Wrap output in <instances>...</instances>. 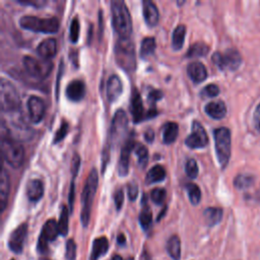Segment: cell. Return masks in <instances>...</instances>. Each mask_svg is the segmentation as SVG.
Here are the masks:
<instances>
[{"label": "cell", "instance_id": "obj_1", "mask_svg": "<svg viewBox=\"0 0 260 260\" xmlns=\"http://www.w3.org/2000/svg\"><path fill=\"white\" fill-rule=\"evenodd\" d=\"M111 12L115 32L120 38H129L132 33V21L125 2L122 0H113Z\"/></svg>", "mask_w": 260, "mask_h": 260}, {"label": "cell", "instance_id": "obj_2", "mask_svg": "<svg viewBox=\"0 0 260 260\" xmlns=\"http://www.w3.org/2000/svg\"><path fill=\"white\" fill-rule=\"evenodd\" d=\"M114 54L117 64L127 72L136 68V53L134 43L129 38H119L115 44Z\"/></svg>", "mask_w": 260, "mask_h": 260}, {"label": "cell", "instance_id": "obj_3", "mask_svg": "<svg viewBox=\"0 0 260 260\" xmlns=\"http://www.w3.org/2000/svg\"><path fill=\"white\" fill-rule=\"evenodd\" d=\"M99 184V176L96 169L90 171L87 182L85 184L83 194H82V213H81V220L83 226L87 227L90 218V211H92V205L95 198V195L98 189Z\"/></svg>", "mask_w": 260, "mask_h": 260}, {"label": "cell", "instance_id": "obj_4", "mask_svg": "<svg viewBox=\"0 0 260 260\" xmlns=\"http://www.w3.org/2000/svg\"><path fill=\"white\" fill-rule=\"evenodd\" d=\"M20 25L35 33L55 34L59 30V21L56 18L40 19L35 16H23L20 20Z\"/></svg>", "mask_w": 260, "mask_h": 260}, {"label": "cell", "instance_id": "obj_5", "mask_svg": "<svg viewBox=\"0 0 260 260\" xmlns=\"http://www.w3.org/2000/svg\"><path fill=\"white\" fill-rule=\"evenodd\" d=\"M21 97L14 84L2 79L0 83V106L3 113H15L21 108Z\"/></svg>", "mask_w": 260, "mask_h": 260}, {"label": "cell", "instance_id": "obj_6", "mask_svg": "<svg viewBox=\"0 0 260 260\" xmlns=\"http://www.w3.org/2000/svg\"><path fill=\"white\" fill-rule=\"evenodd\" d=\"M215 148L218 163L222 168H226L231 157V131L227 127L217 128L214 131Z\"/></svg>", "mask_w": 260, "mask_h": 260}, {"label": "cell", "instance_id": "obj_7", "mask_svg": "<svg viewBox=\"0 0 260 260\" xmlns=\"http://www.w3.org/2000/svg\"><path fill=\"white\" fill-rule=\"evenodd\" d=\"M1 152L3 159L10 167L16 169L22 166L24 159V150L18 140L2 135Z\"/></svg>", "mask_w": 260, "mask_h": 260}, {"label": "cell", "instance_id": "obj_8", "mask_svg": "<svg viewBox=\"0 0 260 260\" xmlns=\"http://www.w3.org/2000/svg\"><path fill=\"white\" fill-rule=\"evenodd\" d=\"M23 67L31 76L35 79L43 80L50 74L53 69V63L51 60L44 58H36L30 55H25L22 58Z\"/></svg>", "mask_w": 260, "mask_h": 260}, {"label": "cell", "instance_id": "obj_9", "mask_svg": "<svg viewBox=\"0 0 260 260\" xmlns=\"http://www.w3.org/2000/svg\"><path fill=\"white\" fill-rule=\"evenodd\" d=\"M213 62L222 70H236L242 63L239 52L235 49H228L225 53H216L212 57Z\"/></svg>", "mask_w": 260, "mask_h": 260}, {"label": "cell", "instance_id": "obj_10", "mask_svg": "<svg viewBox=\"0 0 260 260\" xmlns=\"http://www.w3.org/2000/svg\"><path fill=\"white\" fill-rule=\"evenodd\" d=\"M128 129V117L125 111L119 109L114 114L111 129H110V140L112 145H119L124 138Z\"/></svg>", "mask_w": 260, "mask_h": 260}, {"label": "cell", "instance_id": "obj_11", "mask_svg": "<svg viewBox=\"0 0 260 260\" xmlns=\"http://www.w3.org/2000/svg\"><path fill=\"white\" fill-rule=\"evenodd\" d=\"M209 144V136L198 121H193L191 133L186 137L185 145L190 149H202Z\"/></svg>", "mask_w": 260, "mask_h": 260}, {"label": "cell", "instance_id": "obj_12", "mask_svg": "<svg viewBox=\"0 0 260 260\" xmlns=\"http://www.w3.org/2000/svg\"><path fill=\"white\" fill-rule=\"evenodd\" d=\"M28 235V224L23 223L20 225L14 232L10 234L8 240V247L12 252L20 254L22 252L23 244Z\"/></svg>", "mask_w": 260, "mask_h": 260}, {"label": "cell", "instance_id": "obj_13", "mask_svg": "<svg viewBox=\"0 0 260 260\" xmlns=\"http://www.w3.org/2000/svg\"><path fill=\"white\" fill-rule=\"evenodd\" d=\"M28 111L33 123L41 122L45 116L46 106L44 101L37 96H32L28 100Z\"/></svg>", "mask_w": 260, "mask_h": 260}, {"label": "cell", "instance_id": "obj_14", "mask_svg": "<svg viewBox=\"0 0 260 260\" xmlns=\"http://www.w3.org/2000/svg\"><path fill=\"white\" fill-rule=\"evenodd\" d=\"M135 142L132 136H129L122 147L120 159L118 163V173L120 176H126L129 170V157L132 151H134Z\"/></svg>", "mask_w": 260, "mask_h": 260}, {"label": "cell", "instance_id": "obj_15", "mask_svg": "<svg viewBox=\"0 0 260 260\" xmlns=\"http://www.w3.org/2000/svg\"><path fill=\"white\" fill-rule=\"evenodd\" d=\"M130 112H131L134 123H139L144 119H146L144 103H142L140 94L135 88L133 89L131 95V101H130Z\"/></svg>", "mask_w": 260, "mask_h": 260}, {"label": "cell", "instance_id": "obj_16", "mask_svg": "<svg viewBox=\"0 0 260 260\" xmlns=\"http://www.w3.org/2000/svg\"><path fill=\"white\" fill-rule=\"evenodd\" d=\"M65 95L72 102H79L84 99L86 95V85L81 80L71 81L65 89Z\"/></svg>", "mask_w": 260, "mask_h": 260}, {"label": "cell", "instance_id": "obj_17", "mask_svg": "<svg viewBox=\"0 0 260 260\" xmlns=\"http://www.w3.org/2000/svg\"><path fill=\"white\" fill-rule=\"evenodd\" d=\"M122 92H123V85L120 77L116 74L111 75L107 82V87H106V94L108 100L110 102H115L120 97Z\"/></svg>", "mask_w": 260, "mask_h": 260}, {"label": "cell", "instance_id": "obj_18", "mask_svg": "<svg viewBox=\"0 0 260 260\" xmlns=\"http://www.w3.org/2000/svg\"><path fill=\"white\" fill-rule=\"evenodd\" d=\"M142 14H144L145 21L150 27H154L159 22V9L151 0H145L142 2Z\"/></svg>", "mask_w": 260, "mask_h": 260}, {"label": "cell", "instance_id": "obj_19", "mask_svg": "<svg viewBox=\"0 0 260 260\" xmlns=\"http://www.w3.org/2000/svg\"><path fill=\"white\" fill-rule=\"evenodd\" d=\"M187 74L194 83L199 84L206 80L207 70L204 66V64L200 61H193L188 64Z\"/></svg>", "mask_w": 260, "mask_h": 260}, {"label": "cell", "instance_id": "obj_20", "mask_svg": "<svg viewBox=\"0 0 260 260\" xmlns=\"http://www.w3.org/2000/svg\"><path fill=\"white\" fill-rule=\"evenodd\" d=\"M25 193L30 201L37 202L43 197L44 194V184L41 180L32 179L27 183Z\"/></svg>", "mask_w": 260, "mask_h": 260}, {"label": "cell", "instance_id": "obj_21", "mask_svg": "<svg viewBox=\"0 0 260 260\" xmlns=\"http://www.w3.org/2000/svg\"><path fill=\"white\" fill-rule=\"evenodd\" d=\"M37 53L44 59L50 60L53 58L57 53V43L55 39L50 38L41 42L37 47Z\"/></svg>", "mask_w": 260, "mask_h": 260}, {"label": "cell", "instance_id": "obj_22", "mask_svg": "<svg viewBox=\"0 0 260 260\" xmlns=\"http://www.w3.org/2000/svg\"><path fill=\"white\" fill-rule=\"evenodd\" d=\"M9 190H10V180L8 173L5 169H3L0 176V212L3 213L6 209V205L8 202L9 197Z\"/></svg>", "mask_w": 260, "mask_h": 260}, {"label": "cell", "instance_id": "obj_23", "mask_svg": "<svg viewBox=\"0 0 260 260\" xmlns=\"http://www.w3.org/2000/svg\"><path fill=\"white\" fill-rule=\"evenodd\" d=\"M204 111L211 118L220 120L223 119L227 114V106L223 101H213L209 104H206Z\"/></svg>", "mask_w": 260, "mask_h": 260}, {"label": "cell", "instance_id": "obj_24", "mask_svg": "<svg viewBox=\"0 0 260 260\" xmlns=\"http://www.w3.org/2000/svg\"><path fill=\"white\" fill-rule=\"evenodd\" d=\"M58 235H59L58 223L53 218L48 219L43 226L40 237L49 243V242L56 240Z\"/></svg>", "mask_w": 260, "mask_h": 260}, {"label": "cell", "instance_id": "obj_25", "mask_svg": "<svg viewBox=\"0 0 260 260\" xmlns=\"http://www.w3.org/2000/svg\"><path fill=\"white\" fill-rule=\"evenodd\" d=\"M109 249V241L106 237H99L93 243V249L89 260H98L102 255L106 254Z\"/></svg>", "mask_w": 260, "mask_h": 260}, {"label": "cell", "instance_id": "obj_26", "mask_svg": "<svg viewBox=\"0 0 260 260\" xmlns=\"http://www.w3.org/2000/svg\"><path fill=\"white\" fill-rule=\"evenodd\" d=\"M179 126L176 122H167L162 128V137L164 144L171 145L177 139Z\"/></svg>", "mask_w": 260, "mask_h": 260}, {"label": "cell", "instance_id": "obj_27", "mask_svg": "<svg viewBox=\"0 0 260 260\" xmlns=\"http://www.w3.org/2000/svg\"><path fill=\"white\" fill-rule=\"evenodd\" d=\"M206 224L213 227L218 224L223 218V210L219 207H207L203 213Z\"/></svg>", "mask_w": 260, "mask_h": 260}, {"label": "cell", "instance_id": "obj_28", "mask_svg": "<svg viewBox=\"0 0 260 260\" xmlns=\"http://www.w3.org/2000/svg\"><path fill=\"white\" fill-rule=\"evenodd\" d=\"M166 178V170L165 168L161 165H155L150 169L146 176V182L148 184L158 183L162 182Z\"/></svg>", "mask_w": 260, "mask_h": 260}, {"label": "cell", "instance_id": "obj_29", "mask_svg": "<svg viewBox=\"0 0 260 260\" xmlns=\"http://www.w3.org/2000/svg\"><path fill=\"white\" fill-rule=\"evenodd\" d=\"M167 251L173 260L181 259V241L178 236L174 235L168 240Z\"/></svg>", "mask_w": 260, "mask_h": 260}, {"label": "cell", "instance_id": "obj_30", "mask_svg": "<svg viewBox=\"0 0 260 260\" xmlns=\"http://www.w3.org/2000/svg\"><path fill=\"white\" fill-rule=\"evenodd\" d=\"M186 35V27L184 24H179L173 32L172 47L174 50H180L184 45Z\"/></svg>", "mask_w": 260, "mask_h": 260}, {"label": "cell", "instance_id": "obj_31", "mask_svg": "<svg viewBox=\"0 0 260 260\" xmlns=\"http://www.w3.org/2000/svg\"><path fill=\"white\" fill-rule=\"evenodd\" d=\"M157 48V42L152 37H147L141 41L140 45V56L142 58H147L150 55H152Z\"/></svg>", "mask_w": 260, "mask_h": 260}, {"label": "cell", "instance_id": "obj_32", "mask_svg": "<svg viewBox=\"0 0 260 260\" xmlns=\"http://www.w3.org/2000/svg\"><path fill=\"white\" fill-rule=\"evenodd\" d=\"M209 52H210L209 46H207L203 42H198V43H195V44L190 46L186 56L188 58L203 57V56H206L207 54H209Z\"/></svg>", "mask_w": 260, "mask_h": 260}, {"label": "cell", "instance_id": "obj_33", "mask_svg": "<svg viewBox=\"0 0 260 260\" xmlns=\"http://www.w3.org/2000/svg\"><path fill=\"white\" fill-rule=\"evenodd\" d=\"M68 223H69V212L66 206H62L58 220V230L59 235L66 236L68 234Z\"/></svg>", "mask_w": 260, "mask_h": 260}, {"label": "cell", "instance_id": "obj_34", "mask_svg": "<svg viewBox=\"0 0 260 260\" xmlns=\"http://www.w3.org/2000/svg\"><path fill=\"white\" fill-rule=\"evenodd\" d=\"M134 152L138 160V165L141 169H145L149 162V151L141 144H136L134 147Z\"/></svg>", "mask_w": 260, "mask_h": 260}, {"label": "cell", "instance_id": "obj_35", "mask_svg": "<svg viewBox=\"0 0 260 260\" xmlns=\"http://www.w3.org/2000/svg\"><path fill=\"white\" fill-rule=\"evenodd\" d=\"M152 223V213L148 205L144 206L139 215V224L145 231H148Z\"/></svg>", "mask_w": 260, "mask_h": 260}, {"label": "cell", "instance_id": "obj_36", "mask_svg": "<svg viewBox=\"0 0 260 260\" xmlns=\"http://www.w3.org/2000/svg\"><path fill=\"white\" fill-rule=\"evenodd\" d=\"M253 183H254V177L249 174L238 175L235 178V181H234V185L240 190L249 188Z\"/></svg>", "mask_w": 260, "mask_h": 260}, {"label": "cell", "instance_id": "obj_37", "mask_svg": "<svg viewBox=\"0 0 260 260\" xmlns=\"http://www.w3.org/2000/svg\"><path fill=\"white\" fill-rule=\"evenodd\" d=\"M186 190L188 192V197L193 205H196L201 200V190L198 185L194 183H189L186 185Z\"/></svg>", "mask_w": 260, "mask_h": 260}, {"label": "cell", "instance_id": "obj_38", "mask_svg": "<svg viewBox=\"0 0 260 260\" xmlns=\"http://www.w3.org/2000/svg\"><path fill=\"white\" fill-rule=\"evenodd\" d=\"M198 166L194 159H188L185 164V172L190 179H195L198 176Z\"/></svg>", "mask_w": 260, "mask_h": 260}, {"label": "cell", "instance_id": "obj_39", "mask_svg": "<svg viewBox=\"0 0 260 260\" xmlns=\"http://www.w3.org/2000/svg\"><path fill=\"white\" fill-rule=\"evenodd\" d=\"M167 191L164 188H154L151 192V198L155 204H163L165 199H166Z\"/></svg>", "mask_w": 260, "mask_h": 260}, {"label": "cell", "instance_id": "obj_40", "mask_svg": "<svg viewBox=\"0 0 260 260\" xmlns=\"http://www.w3.org/2000/svg\"><path fill=\"white\" fill-rule=\"evenodd\" d=\"M218 94H219V88L217 85L214 84L207 85L200 92V96L203 98H215L217 97Z\"/></svg>", "mask_w": 260, "mask_h": 260}, {"label": "cell", "instance_id": "obj_41", "mask_svg": "<svg viewBox=\"0 0 260 260\" xmlns=\"http://www.w3.org/2000/svg\"><path fill=\"white\" fill-rule=\"evenodd\" d=\"M79 37H80V22H79V19L74 18L71 22L70 30H69L70 41L72 43H76L77 40H79Z\"/></svg>", "mask_w": 260, "mask_h": 260}, {"label": "cell", "instance_id": "obj_42", "mask_svg": "<svg viewBox=\"0 0 260 260\" xmlns=\"http://www.w3.org/2000/svg\"><path fill=\"white\" fill-rule=\"evenodd\" d=\"M68 129H69L68 123L66 121H62L59 129L57 130V132L54 135V139H53L54 144H58V142L62 141L65 138V136H66L68 133Z\"/></svg>", "mask_w": 260, "mask_h": 260}, {"label": "cell", "instance_id": "obj_43", "mask_svg": "<svg viewBox=\"0 0 260 260\" xmlns=\"http://www.w3.org/2000/svg\"><path fill=\"white\" fill-rule=\"evenodd\" d=\"M65 257H66L67 260H75L76 244L73 239H69L66 242V252H65Z\"/></svg>", "mask_w": 260, "mask_h": 260}, {"label": "cell", "instance_id": "obj_44", "mask_svg": "<svg viewBox=\"0 0 260 260\" xmlns=\"http://www.w3.org/2000/svg\"><path fill=\"white\" fill-rule=\"evenodd\" d=\"M114 201L117 211H120L123 206V201H124V191L123 189L119 188L117 189L114 193Z\"/></svg>", "mask_w": 260, "mask_h": 260}, {"label": "cell", "instance_id": "obj_45", "mask_svg": "<svg viewBox=\"0 0 260 260\" xmlns=\"http://www.w3.org/2000/svg\"><path fill=\"white\" fill-rule=\"evenodd\" d=\"M18 3L22 5H31L36 8H42L47 4L46 0H18Z\"/></svg>", "mask_w": 260, "mask_h": 260}, {"label": "cell", "instance_id": "obj_46", "mask_svg": "<svg viewBox=\"0 0 260 260\" xmlns=\"http://www.w3.org/2000/svg\"><path fill=\"white\" fill-rule=\"evenodd\" d=\"M127 193H128V197H129L130 200L134 201L137 198V195H138V186L134 183V182H130V183H128Z\"/></svg>", "mask_w": 260, "mask_h": 260}, {"label": "cell", "instance_id": "obj_47", "mask_svg": "<svg viewBox=\"0 0 260 260\" xmlns=\"http://www.w3.org/2000/svg\"><path fill=\"white\" fill-rule=\"evenodd\" d=\"M80 166H81V158L79 154H74L72 158L71 162V173H72V179L74 180L75 176L79 173L80 170Z\"/></svg>", "mask_w": 260, "mask_h": 260}, {"label": "cell", "instance_id": "obj_48", "mask_svg": "<svg viewBox=\"0 0 260 260\" xmlns=\"http://www.w3.org/2000/svg\"><path fill=\"white\" fill-rule=\"evenodd\" d=\"M163 97V93L159 89H152V92H150L149 94V101L152 104H154L155 102H158L159 100H161Z\"/></svg>", "mask_w": 260, "mask_h": 260}, {"label": "cell", "instance_id": "obj_49", "mask_svg": "<svg viewBox=\"0 0 260 260\" xmlns=\"http://www.w3.org/2000/svg\"><path fill=\"white\" fill-rule=\"evenodd\" d=\"M68 202H69V210H70V212H72L73 211V202H74V180L73 179L71 181V185H70Z\"/></svg>", "mask_w": 260, "mask_h": 260}, {"label": "cell", "instance_id": "obj_50", "mask_svg": "<svg viewBox=\"0 0 260 260\" xmlns=\"http://www.w3.org/2000/svg\"><path fill=\"white\" fill-rule=\"evenodd\" d=\"M254 123H255V127L260 132V104L256 107L255 113H254Z\"/></svg>", "mask_w": 260, "mask_h": 260}, {"label": "cell", "instance_id": "obj_51", "mask_svg": "<svg viewBox=\"0 0 260 260\" xmlns=\"http://www.w3.org/2000/svg\"><path fill=\"white\" fill-rule=\"evenodd\" d=\"M144 136H145V139L150 142V144H152V142L153 141L154 139V132H153V130H152L151 128H149L147 131L144 133Z\"/></svg>", "mask_w": 260, "mask_h": 260}, {"label": "cell", "instance_id": "obj_52", "mask_svg": "<svg viewBox=\"0 0 260 260\" xmlns=\"http://www.w3.org/2000/svg\"><path fill=\"white\" fill-rule=\"evenodd\" d=\"M117 242L120 246H124L126 244V238L124 236V234H119L118 237H117Z\"/></svg>", "mask_w": 260, "mask_h": 260}, {"label": "cell", "instance_id": "obj_53", "mask_svg": "<svg viewBox=\"0 0 260 260\" xmlns=\"http://www.w3.org/2000/svg\"><path fill=\"white\" fill-rule=\"evenodd\" d=\"M112 260H123V258L120 255H114L112 257Z\"/></svg>", "mask_w": 260, "mask_h": 260}, {"label": "cell", "instance_id": "obj_54", "mask_svg": "<svg viewBox=\"0 0 260 260\" xmlns=\"http://www.w3.org/2000/svg\"><path fill=\"white\" fill-rule=\"evenodd\" d=\"M256 197H257V200L260 202V191L257 192V195H256Z\"/></svg>", "mask_w": 260, "mask_h": 260}, {"label": "cell", "instance_id": "obj_55", "mask_svg": "<svg viewBox=\"0 0 260 260\" xmlns=\"http://www.w3.org/2000/svg\"><path fill=\"white\" fill-rule=\"evenodd\" d=\"M40 260H50L49 258H46V257H43V258H41Z\"/></svg>", "mask_w": 260, "mask_h": 260}, {"label": "cell", "instance_id": "obj_56", "mask_svg": "<svg viewBox=\"0 0 260 260\" xmlns=\"http://www.w3.org/2000/svg\"><path fill=\"white\" fill-rule=\"evenodd\" d=\"M127 260H134V258H132V257H130V258H128Z\"/></svg>", "mask_w": 260, "mask_h": 260}, {"label": "cell", "instance_id": "obj_57", "mask_svg": "<svg viewBox=\"0 0 260 260\" xmlns=\"http://www.w3.org/2000/svg\"><path fill=\"white\" fill-rule=\"evenodd\" d=\"M11 260H15V259H11Z\"/></svg>", "mask_w": 260, "mask_h": 260}]
</instances>
